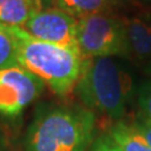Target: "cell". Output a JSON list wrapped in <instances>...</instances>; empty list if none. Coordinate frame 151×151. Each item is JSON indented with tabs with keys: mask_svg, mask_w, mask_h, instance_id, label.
Here are the masks:
<instances>
[{
	"mask_svg": "<svg viewBox=\"0 0 151 151\" xmlns=\"http://www.w3.org/2000/svg\"><path fill=\"white\" fill-rule=\"evenodd\" d=\"M18 64L44 82L54 93L65 96L78 83L84 59L81 52L33 38L23 28L12 27Z\"/></svg>",
	"mask_w": 151,
	"mask_h": 151,
	"instance_id": "obj_1",
	"label": "cell"
},
{
	"mask_svg": "<svg viewBox=\"0 0 151 151\" xmlns=\"http://www.w3.org/2000/svg\"><path fill=\"white\" fill-rule=\"evenodd\" d=\"M94 134V113L82 107L43 108L28 129L25 151H87Z\"/></svg>",
	"mask_w": 151,
	"mask_h": 151,
	"instance_id": "obj_2",
	"label": "cell"
},
{
	"mask_svg": "<svg viewBox=\"0 0 151 151\" xmlns=\"http://www.w3.org/2000/svg\"><path fill=\"white\" fill-rule=\"evenodd\" d=\"M77 88L88 110L120 119L130 98L131 79L110 57L92 58L84 60Z\"/></svg>",
	"mask_w": 151,
	"mask_h": 151,
	"instance_id": "obj_3",
	"label": "cell"
},
{
	"mask_svg": "<svg viewBox=\"0 0 151 151\" xmlns=\"http://www.w3.org/2000/svg\"><path fill=\"white\" fill-rule=\"evenodd\" d=\"M77 42L84 59L129 53L124 22L103 13L78 19Z\"/></svg>",
	"mask_w": 151,
	"mask_h": 151,
	"instance_id": "obj_4",
	"label": "cell"
},
{
	"mask_svg": "<svg viewBox=\"0 0 151 151\" xmlns=\"http://www.w3.org/2000/svg\"><path fill=\"white\" fill-rule=\"evenodd\" d=\"M44 82L22 65L0 69V115L17 117L42 93Z\"/></svg>",
	"mask_w": 151,
	"mask_h": 151,
	"instance_id": "obj_5",
	"label": "cell"
},
{
	"mask_svg": "<svg viewBox=\"0 0 151 151\" xmlns=\"http://www.w3.org/2000/svg\"><path fill=\"white\" fill-rule=\"evenodd\" d=\"M77 27L78 19L59 8H48L37 13L23 29L35 39L79 52Z\"/></svg>",
	"mask_w": 151,
	"mask_h": 151,
	"instance_id": "obj_6",
	"label": "cell"
},
{
	"mask_svg": "<svg viewBox=\"0 0 151 151\" xmlns=\"http://www.w3.org/2000/svg\"><path fill=\"white\" fill-rule=\"evenodd\" d=\"M129 52L136 59L147 60L151 58V18L135 15L124 22Z\"/></svg>",
	"mask_w": 151,
	"mask_h": 151,
	"instance_id": "obj_7",
	"label": "cell"
},
{
	"mask_svg": "<svg viewBox=\"0 0 151 151\" xmlns=\"http://www.w3.org/2000/svg\"><path fill=\"white\" fill-rule=\"evenodd\" d=\"M43 10V0H0V24L23 28Z\"/></svg>",
	"mask_w": 151,
	"mask_h": 151,
	"instance_id": "obj_8",
	"label": "cell"
},
{
	"mask_svg": "<svg viewBox=\"0 0 151 151\" xmlns=\"http://www.w3.org/2000/svg\"><path fill=\"white\" fill-rule=\"evenodd\" d=\"M110 137L120 151H151V146L135 125L117 122L110 132Z\"/></svg>",
	"mask_w": 151,
	"mask_h": 151,
	"instance_id": "obj_9",
	"label": "cell"
},
{
	"mask_svg": "<svg viewBox=\"0 0 151 151\" xmlns=\"http://www.w3.org/2000/svg\"><path fill=\"white\" fill-rule=\"evenodd\" d=\"M111 1L112 0H53L55 8L62 9L76 19L103 13Z\"/></svg>",
	"mask_w": 151,
	"mask_h": 151,
	"instance_id": "obj_10",
	"label": "cell"
},
{
	"mask_svg": "<svg viewBox=\"0 0 151 151\" xmlns=\"http://www.w3.org/2000/svg\"><path fill=\"white\" fill-rule=\"evenodd\" d=\"M14 65H19L15 38L12 32V27L0 24V69Z\"/></svg>",
	"mask_w": 151,
	"mask_h": 151,
	"instance_id": "obj_11",
	"label": "cell"
},
{
	"mask_svg": "<svg viewBox=\"0 0 151 151\" xmlns=\"http://www.w3.org/2000/svg\"><path fill=\"white\" fill-rule=\"evenodd\" d=\"M139 105L142 116L151 121V82L145 83L139 93Z\"/></svg>",
	"mask_w": 151,
	"mask_h": 151,
	"instance_id": "obj_12",
	"label": "cell"
},
{
	"mask_svg": "<svg viewBox=\"0 0 151 151\" xmlns=\"http://www.w3.org/2000/svg\"><path fill=\"white\" fill-rule=\"evenodd\" d=\"M89 151H120L116 147V145L113 144L110 136H103L96 140V142L93 144Z\"/></svg>",
	"mask_w": 151,
	"mask_h": 151,
	"instance_id": "obj_13",
	"label": "cell"
},
{
	"mask_svg": "<svg viewBox=\"0 0 151 151\" xmlns=\"http://www.w3.org/2000/svg\"><path fill=\"white\" fill-rule=\"evenodd\" d=\"M135 126H136V129L142 134V136L146 139L149 145L151 146V121L142 116V119H141L139 122H136Z\"/></svg>",
	"mask_w": 151,
	"mask_h": 151,
	"instance_id": "obj_14",
	"label": "cell"
}]
</instances>
